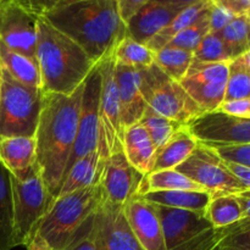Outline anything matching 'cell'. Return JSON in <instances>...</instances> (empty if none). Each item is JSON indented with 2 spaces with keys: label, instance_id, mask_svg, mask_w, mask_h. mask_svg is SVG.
<instances>
[{
  "label": "cell",
  "instance_id": "obj_1",
  "mask_svg": "<svg viewBox=\"0 0 250 250\" xmlns=\"http://www.w3.org/2000/svg\"><path fill=\"white\" fill-rule=\"evenodd\" d=\"M83 84L71 94L44 93L37 124L36 166L50 194L61 187L77 136Z\"/></svg>",
  "mask_w": 250,
  "mask_h": 250
},
{
  "label": "cell",
  "instance_id": "obj_2",
  "mask_svg": "<svg viewBox=\"0 0 250 250\" xmlns=\"http://www.w3.org/2000/svg\"><path fill=\"white\" fill-rule=\"evenodd\" d=\"M42 17L75 42L95 63L126 37L116 0H55Z\"/></svg>",
  "mask_w": 250,
  "mask_h": 250
},
{
  "label": "cell",
  "instance_id": "obj_3",
  "mask_svg": "<svg viewBox=\"0 0 250 250\" xmlns=\"http://www.w3.org/2000/svg\"><path fill=\"white\" fill-rule=\"evenodd\" d=\"M36 59L43 93L68 95L84 83L97 63L44 17L37 22Z\"/></svg>",
  "mask_w": 250,
  "mask_h": 250
},
{
  "label": "cell",
  "instance_id": "obj_4",
  "mask_svg": "<svg viewBox=\"0 0 250 250\" xmlns=\"http://www.w3.org/2000/svg\"><path fill=\"white\" fill-rule=\"evenodd\" d=\"M103 198L100 183L65 195H56L37 225L36 234L53 250H66L94 216Z\"/></svg>",
  "mask_w": 250,
  "mask_h": 250
},
{
  "label": "cell",
  "instance_id": "obj_5",
  "mask_svg": "<svg viewBox=\"0 0 250 250\" xmlns=\"http://www.w3.org/2000/svg\"><path fill=\"white\" fill-rule=\"evenodd\" d=\"M43 90L15 81L2 70L0 90V138L34 137Z\"/></svg>",
  "mask_w": 250,
  "mask_h": 250
},
{
  "label": "cell",
  "instance_id": "obj_6",
  "mask_svg": "<svg viewBox=\"0 0 250 250\" xmlns=\"http://www.w3.org/2000/svg\"><path fill=\"white\" fill-rule=\"evenodd\" d=\"M139 76L146 106L156 114L187 126L203 112L186 93L181 83L166 76L155 63L139 68Z\"/></svg>",
  "mask_w": 250,
  "mask_h": 250
},
{
  "label": "cell",
  "instance_id": "obj_7",
  "mask_svg": "<svg viewBox=\"0 0 250 250\" xmlns=\"http://www.w3.org/2000/svg\"><path fill=\"white\" fill-rule=\"evenodd\" d=\"M100 72V102L98 117V144L99 171L103 172L110 155L122 150L124 126L121 120L119 93L115 81L114 51L98 62Z\"/></svg>",
  "mask_w": 250,
  "mask_h": 250
},
{
  "label": "cell",
  "instance_id": "obj_8",
  "mask_svg": "<svg viewBox=\"0 0 250 250\" xmlns=\"http://www.w3.org/2000/svg\"><path fill=\"white\" fill-rule=\"evenodd\" d=\"M166 250H216L222 229H214L205 215L155 205Z\"/></svg>",
  "mask_w": 250,
  "mask_h": 250
},
{
  "label": "cell",
  "instance_id": "obj_9",
  "mask_svg": "<svg viewBox=\"0 0 250 250\" xmlns=\"http://www.w3.org/2000/svg\"><path fill=\"white\" fill-rule=\"evenodd\" d=\"M10 183L17 246L27 247L54 197L44 185L37 166L23 180L10 176Z\"/></svg>",
  "mask_w": 250,
  "mask_h": 250
},
{
  "label": "cell",
  "instance_id": "obj_10",
  "mask_svg": "<svg viewBox=\"0 0 250 250\" xmlns=\"http://www.w3.org/2000/svg\"><path fill=\"white\" fill-rule=\"evenodd\" d=\"M175 170L211 195L238 194L250 190L231 175L214 149L202 144H198L189 158Z\"/></svg>",
  "mask_w": 250,
  "mask_h": 250
},
{
  "label": "cell",
  "instance_id": "obj_11",
  "mask_svg": "<svg viewBox=\"0 0 250 250\" xmlns=\"http://www.w3.org/2000/svg\"><path fill=\"white\" fill-rule=\"evenodd\" d=\"M37 16L26 0L0 1V41L16 53L36 59Z\"/></svg>",
  "mask_w": 250,
  "mask_h": 250
},
{
  "label": "cell",
  "instance_id": "obj_12",
  "mask_svg": "<svg viewBox=\"0 0 250 250\" xmlns=\"http://www.w3.org/2000/svg\"><path fill=\"white\" fill-rule=\"evenodd\" d=\"M187 128L198 144L209 148L250 144V120L237 119L220 110L202 112Z\"/></svg>",
  "mask_w": 250,
  "mask_h": 250
},
{
  "label": "cell",
  "instance_id": "obj_13",
  "mask_svg": "<svg viewBox=\"0 0 250 250\" xmlns=\"http://www.w3.org/2000/svg\"><path fill=\"white\" fill-rule=\"evenodd\" d=\"M229 62H199L193 60L181 85L203 112L219 109L225 99Z\"/></svg>",
  "mask_w": 250,
  "mask_h": 250
},
{
  "label": "cell",
  "instance_id": "obj_14",
  "mask_svg": "<svg viewBox=\"0 0 250 250\" xmlns=\"http://www.w3.org/2000/svg\"><path fill=\"white\" fill-rule=\"evenodd\" d=\"M100 82H102V80H100L99 67H98L97 63L83 83V94L82 100H81L80 116H78L77 136H76L72 155L68 161L67 170L76 160L97 151Z\"/></svg>",
  "mask_w": 250,
  "mask_h": 250
},
{
  "label": "cell",
  "instance_id": "obj_15",
  "mask_svg": "<svg viewBox=\"0 0 250 250\" xmlns=\"http://www.w3.org/2000/svg\"><path fill=\"white\" fill-rule=\"evenodd\" d=\"M194 0H146L126 27V36L146 44Z\"/></svg>",
  "mask_w": 250,
  "mask_h": 250
},
{
  "label": "cell",
  "instance_id": "obj_16",
  "mask_svg": "<svg viewBox=\"0 0 250 250\" xmlns=\"http://www.w3.org/2000/svg\"><path fill=\"white\" fill-rule=\"evenodd\" d=\"M143 175L127 161L124 150L111 154L100 175L99 183L106 202L124 207L138 192Z\"/></svg>",
  "mask_w": 250,
  "mask_h": 250
},
{
  "label": "cell",
  "instance_id": "obj_17",
  "mask_svg": "<svg viewBox=\"0 0 250 250\" xmlns=\"http://www.w3.org/2000/svg\"><path fill=\"white\" fill-rule=\"evenodd\" d=\"M94 225L99 250H144L129 229L122 207L103 198L94 215Z\"/></svg>",
  "mask_w": 250,
  "mask_h": 250
},
{
  "label": "cell",
  "instance_id": "obj_18",
  "mask_svg": "<svg viewBox=\"0 0 250 250\" xmlns=\"http://www.w3.org/2000/svg\"><path fill=\"white\" fill-rule=\"evenodd\" d=\"M129 229L144 250H166L163 226L155 205L138 195L127 200L122 207Z\"/></svg>",
  "mask_w": 250,
  "mask_h": 250
},
{
  "label": "cell",
  "instance_id": "obj_19",
  "mask_svg": "<svg viewBox=\"0 0 250 250\" xmlns=\"http://www.w3.org/2000/svg\"><path fill=\"white\" fill-rule=\"evenodd\" d=\"M115 81L119 93L121 120L124 128L138 124L146 109L141 89L139 68L115 62Z\"/></svg>",
  "mask_w": 250,
  "mask_h": 250
},
{
  "label": "cell",
  "instance_id": "obj_20",
  "mask_svg": "<svg viewBox=\"0 0 250 250\" xmlns=\"http://www.w3.org/2000/svg\"><path fill=\"white\" fill-rule=\"evenodd\" d=\"M0 164L10 176L23 180L36 166L34 137L0 138Z\"/></svg>",
  "mask_w": 250,
  "mask_h": 250
},
{
  "label": "cell",
  "instance_id": "obj_21",
  "mask_svg": "<svg viewBox=\"0 0 250 250\" xmlns=\"http://www.w3.org/2000/svg\"><path fill=\"white\" fill-rule=\"evenodd\" d=\"M122 150L127 161L141 175L146 176L153 172L156 149L148 132L139 122L125 128Z\"/></svg>",
  "mask_w": 250,
  "mask_h": 250
},
{
  "label": "cell",
  "instance_id": "obj_22",
  "mask_svg": "<svg viewBox=\"0 0 250 250\" xmlns=\"http://www.w3.org/2000/svg\"><path fill=\"white\" fill-rule=\"evenodd\" d=\"M197 146V141L190 134L187 126H182L156 153L153 172L161 170H175L189 158Z\"/></svg>",
  "mask_w": 250,
  "mask_h": 250
},
{
  "label": "cell",
  "instance_id": "obj_23",
  "mask_svg": "<svg viewBox=\"0 0 250 250\" xmlns=\"http://www.w3.org/2000/svg\"><path fill=\"white\" fill-rule=\"evenodd\" d=\"M142 199L158 207L168 209L186 210L205 215L211 194L207 192H192V190H164L150 192L142 195Z\"/></svg>",
  "mask_w": 250,
  "mask_h": 250
},
{
  "label": "cell",
  "instance_id": "obj_24",
  "mask_svg": "<svg viewBox=\"0 0 250 250\" xmlns=\"http://www.w3.org/2000/svg\"><path fill=\"white\" fill-rule=\"evenodd\" d=\"M0 65L15 81L42 89V78L37 60L16 53L0 41Z\"/></svg>",
  "mask_w": 250,
  "mask_h": 250
},
{
  "label": "cell",
  "instance_id": "obj_25",
  "mask_svg": "<svg viewBox=\"0 0 250 250\" xmlns=\"http://www.w3.org/2000/svg\"><path fill=\"white\" fill-rule=\"evenodd\" d=\"M99 156L97 151L76 160L66 172L56 195H65L99 183Z\"/></svg>",
  "mask_w": 250,
  "mask_h": 250
},
{
  "label": "cell",
  "instance_id": "obj_26",
  "mask_svg": "<svg viewBox=\"0 0 250 250\" xmlns=\"http://www.w3.org/2000/svg\"><path fill=\"white\" fill-rule=\"evenodd\" d=\"M164 190H192V192H205L200 186L193 182L177 170L154 171L143 176L136 195L142 197L150 192H164ZM208 193V192H207Z\"/></svg>",
  "mask_w": 250,
  "mask_h": 250
},
{
  "label": "cell",
  "instance_id": "obj_27",
  "mask_svg": "<svg viewBox=\"0 0 250 250\" xmlns=\"http://www.w3.org/2000/svg\"><path fill=\"white\" fill-rule=\"evenodd\" d=\"M17 242L14 229L10 175L0 164V250H12Z\"/></svg>",
  "mask_w": 250,
  "mask_h": 250
},
{
  "label": "cell",
  "instance_id": "obj_28",
  "mask_svg": "<svg viewBox=\"0 0 250 250\" xmlns=\"http://www.w3.org/2000/svg\"><path fill=\"white\" fill-rule=\"evenodd\" d=\"M209 0H194L187 9L183 10L181 14L176 16V19L168 24L167 27L159 32L146 44L153 53L160 50L164 46L167 45L180 32H182L186 27L195 21L200 16L204 9L207 7Z\"/></svg>",
  "mask_w": 250,
  "mask_h": 250
},
{
  "label": "cell",
  "instance_id": "obj_29",
  "mask_svg": "<svg viewBox=\"0 0 250 250\" xmlns=\"http://www.w3.org/2000/svg\"><path fill=\"white\" fill-rule=\"evenodd\" d=\"M247 98H250V51L227 63L224 102Z\"/></svg>",
  "mask_w": 250,
  "mask_h": 250
},
{
  "label": "cell",
  "instance_id": "obj_30",
  "mask_svg": "<svg viewBox=\"0 0 250 250\" xmlns=\"http://www.w3.org/2000/svg\"><path fill=\"white\" fill-rule=\"evenodd\" d=\"M205 217L214 229H224L244 219H249L243 215L234 194L211 195Z\"/></svg>",
  "mask_w": 250,
  "mask_h": 250
},
{
  "label": "cell",
  "instance_id": "obj_31",
  "mask_svg": "<svg viewBox=\"0 0 250 250\" xmlns=\"http://www.w3.org/2000/svg\"><path fill=\"white\" fill-rule=\"evenodd\" d=\"M249 31L250 15L233 17L231 22L220 31L229 60H233L250 51Z\"/></svg>",
  "mask_w": 250,
  "mask_h": 250
},
{
  "label": "cell",
  "instance_id": "obj_32",
  "mask_svg": "<svg viewBox=\"0 0 250 250\" xmlns=\"http://www.w3.org/2000/svg\"><path fill=\"white\" fill-rule=\"evenodd\" d=\"M193 62V53L166 45L154 53V63L170 78L181 82Z\"/></svg>",
  "mask_w": 250,
  "mask_h": 250
},
{
  "label": "cell",
  "instance_id": "obj_33",
  "mask_svg": "<svg viewBox=\"0 0 250 250\" xmlns=\"http://www.w3.org/2000/svg\"><path fill=\"white\" fill-rule=\"evenodd\" d=\"M115 62L129 67L144 68L154 63V53L146 45L126 36L114 49Z\"/></svg>",
  "mask_w": 250,
  "mask_h": 250
},
{
  "label": "cell",
  "instance_id": "obj_34",
  "mask_svg": "<svg viewBox=\"0 0 250 250\" xmlns=\"http://www.w3.org/2000/svg\"><path fill=\"white\" fill-rule=\"evenodd\" d=\"M139 124L148 132L149 137L153 141L154 146L156 149V153L165 146V143L171 138V136L182 127V125L156 114L148 106H146Z\"/></svg>",
  "mask_w": 250,
  "mask_h": 250
},
{
  "label": "cell",
  "instance_id": "obj_35",
  "mask_svg": "<svg viewBox=\"0 0 250 250\" xmlns=\"http://www.w3.org/2000/svg\"><path fill=\"white\" fill-rule=\"evenodd\" d=\"M210 32V20H209V1L204 11L195 20L193 23L186 27L182 32L177 34L167 45L173 48L182 49V50L194 53L195 49L200 44L202 39Z\"/></svg>",
  "mask_w": 250,
  "mask_h": 250
},
{
  "label": "cell",
  "instance_id": "obj_36",
  "mask_svg": "<svg viewBox=\"0 0 250 250\" xmlns=\"http://www.w3.org/2000/svg\"><path fill=\"white\" fill-rule=\"evenodd\" d=\"M193 60L199 62H229V56L225 48L220 32L210 31L202 39L193 53Z\"/></svg>",
  "mask_w": 250,
  "mask_h": 250
},
{
  "label": "cell",
  "instance_id": "obj_37",
  "mask_svg": "<svg viewBox=\"0 0 250 250\" xmlns=\"http://www.w3.org/2000/svg\"><path fill=\"white\" fill-rule=\"evenodd\" d=\"M214 149L224 163L238 164L250 167V144H232Z\"/></svg>",
  "mask_w": 250,
  "mask_h": 250
},
{
  "label": "cell",
  "instance_id": "obj_38",
  "mask_svg": "<svg viewBox=\"0 0 250 250\" xmlns=\"http://www.w3.org/2000/svg\"><path fill=\"white\" fill-rule=\"evenodd\" d=\"M66 250H99L97 231H95L94 225V216L83 227L77 238L72 242V244Z\"/></svg>",
  "mask_w": 250,
  "mask_h": 250
},
{
  "label": "cell",
  "instance_id": "obj_39",
  "mask_svg": "<svg viewBox=\"0 0 250 250\" xmlns=\"http://www.w3.org/2000/svg\"><path fill=\"white\" fill-rule=\"evenodd\" d=\"M233 19L231 14L224 7L220 6L215 0H209V20L210 31L220 32L227 23Z\"/></svg>",
  "mask_w": 250,
  "mask_h": 250
},
{
  "label": "cell",
  "instance_id": "obj_40",
  "mask_svg": "<svg viewBox=\"0 0 250 250\" xmlns=\"http://www.w3.org/2000/svg\"><path fill=\"white\" fill-rule=\"evenodd\" d=\"M217 110L237 119L250 120V98L222 102Z\"/></svg>",
  "mask_w": 250,
  "mask_h": 250
},
{
  "label": "cell",
  "instance_id": "obj_41",
  "mask_svg": "<svg viewBox=\"0 0 250 250\" xmlns=\"http://www.w3.org/2000/svg\"><path fill=\"white\" fill-rule=\"evenodd\" d=\"M146 1V0H116L117 14L125 26L127 27L137 12L143 7Z\"/></svg>",
  "mask_w": 250,
  "mask_h": 250
},
{
  "label": "cell",
  "instance_id": "obj_42",
  "mask_svg": "<svg viewBox=\"0 0 250 250\" xmlns=\"http://www.w3.org/2000/svg\"><path fill=\"white\" fill-rule=\"evenodd\" d=\"M215 1L227 10L233 17L250 15L249 0H215Z\"/></svg>",
  "mask_w": 250,
  "mask_h": 250
},
{
  "label": "cell",
  "instance_id": "obj_43",
  "mask_svg": "<svg viewBox=\"0 0 250 250\" xmlns=\"http://www.w3.org/2000/svg\"><path fill=\"white\" fill-rule=\"evenodd\" d=\"M225 165L239 183H242L247 189H250V167L232 163H225Z\"/></svg>",
  "mask_w": 250,
  "mask_h": 250
},
{
  "label": "cell",
  "instance_id": "obj_44",
  "mask_svg": "<svg viewBox=\"0 0 250 250\" xmlns=\"http://www.w3.org/2000/svg\"><path fill=\"white\" fill-rule=\"evenodd\" d=\"M236 197L237 203H238L239 208H241L242 212L246 217H249V210H250V190H246V192L238 193L234 194Z\"/></svg>",
  "mask_w": 250,
  "mask_h": 250
},
{
  "label": "cell",
  "instance_id": "obj_45",
  "mask_svg": "<svg viewBox=\"0 0 250 250\" xmlns=\"http://www.w3.org/2000/svg\"><path fill=\"white\" fill-rule=\"evenodd\" d=\"M26 248L27 250H53L48 246V243H46L44 239H42L41 237L36 233H34L33 238L31 239V242L27 244Z\"/></svg>",
  "mask_w": 250,
  "mask_h": 250
},
{
  "label": "cell",
  "instance_id": "obj_46",
  "mask_svg": "<svg viewBox=\"0 0 250 250\" xmlns=\"http://www.w3.org/2000/svg\"><path fill=\"white\" fill-rule=\"evenodd\" d=\"M1 73H2V68H1V65H0V90H1Z\"/></svg>",
  "mask_w": 250,
  "mask_h": 250
},
{
  "label": "cell",
  "instance_id": "obj_47",
  "mask_svg": "<svg viewBox=\"0 0 250 250\" xmlns=\"http://www.w3.org/2000/svg\"><path fill=\"white\" fill-rule=\"evenodd\" d=\"M219 250H224V249H222V246H220V248H219Z\"/></svg>",
  "mask_w": 250,
  "mask_h": 250
},
{
  "label": "cell",
  "instance_id": "obj_48",
  "mask_svg": "<svg viewBox=\"0 0 250 250\" xmlns=\"http://www.w3.org/2000/svg\"><path fill=\"white\" fill-rule=\"evenodd\" d=\"M0 1H1V0H0Z\"/></svg>",
  "mask_w": 250,
  "mask_h": 250
}]
</instances>
